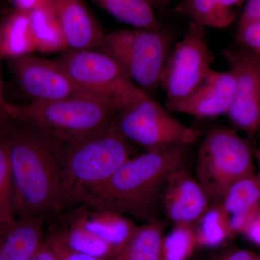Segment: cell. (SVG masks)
<instances>
[{
	"instance_id": "obj_36",
	"label": "cell",
	"mask_w": 260,
	"mask_h": 260,
	"mask_svg": "<svg viewBox=\"0 0 260 260\" xmlns=\"http://www.w3.org/2000/svg\"><path fill=\"white\" fill-rule=\"evenodd\" d=\"M157 1L160 2V3H169V2L172 1V0H157Z\"/></svg>"
},
{
	"instance_id": "obj_6",
	"label": "cell",
	"mask_w": 260,
	"mask_h": 260,
	"mask_svg": "<svg viewBox=\"0 0 260 260\" xmlns=\"http://www.w3.org/2000/svg\"><path fill=\"white\" fill-rule=\"evenodd\" d=\"M254 171L250 145L235 131L215 127L207 133L198 149L196 179L211 203L222 202L231 186Z\"/></svg>"
},
{
	"instance_id": "obj_8",
	"label": "cell",
	"mask_w": 260,
	"mask_h": 260,
	"mask_svg": "<svg viewBox=\"0 0 260 260\" xmlns=\"http://www.w3.org/2000/svg\"><path fill=\"white\" fill-rule=\"evenodd\" d=\"M148 94L117 113L114 122L121 135L145 152H157L194 144L199 130L183 124Z\"/></svg>"
},
{
	"instance_id": "obj_14",
	"label": "cell",
	"mask_w": 260,
	"mask_h": 260,
	"mask_svg": "<svg viewBox=\"0 0 260 260\" xmlns=\"http://www.w3.org/2000/svg\"><path fill=\"white\" fill-rule=\"evenodd\" d=\"M67 47L94 49L106 34L83 0H49Z\"/></svg>"
},
{
	"instance_id": "obj_20",
	"label": "cell",
	"mask_w": 260,
	"mask_h": 260,
	"mask_svg": "<svg viewBox=\"0 0 260 260\" xmlns=\"http://www.w3.org/2000/svg\"><path fill=\"white\" fill-rule=\"evenodd\" d=\"M116 20L136 29L164 28L148 0H90Z\"/></svg>"
},
{
	"instance_id": "obj_13",
	"label": "cell",
	"mask_w": 260,
	"mask_h": 260,
	"mask_svg": "<svg viewBox=\"0 0 260 260\" xmlns=\"http://www.w3.org/2000/svg\"><path fill=\"white\" fill-rule=\"evenodd\" d=\"M235 92L236 80L232 72L211 70L189 96L165 107L170 112L198 118L226 115L234 102Z\"/></svg>"
},
{
	"instance_id": "obj_24",
	"label": "cell",
	"mask_w": 260,
	"mask_h": 260,
	"mask_svg": "<svg viewBox=\"0 0 260 260\" xmlns=\"http://www.w3.org/2000/svg\"><path fill=\"white\" fill-rule=\"evenodd\" d=\"M198 246L195 225L176 224L162 239L161 260H187Z\"/></svg>"
},
{
	"instance_id": "obj_31",
	"label": "cell",
	"mask_w": 260,
	"mask_h": 260,
	"mask_svg": "<svg viewBox=\"0 0 260 260\" xmlns=\"http://www.w3.org/2000/svg\"><path fill=\"white\" fill-rule=\"evenodd\" d=\"M3 56L0 54V124L5 121L10 119V108L12 104L5 99L4 92H3V82H2L1 75V60Z\"/></svg>"
},
{
	"instance_id": "obj_1",
	"label": "cell",
	"mask_w": 260,
	"mask_h": 260,
	"mask_svg": "<svg viewBox=\"0 0 260 260\" xmlns=\"http://www.w3.org/2000/svg\"><path fill=\"white\" fill-rule=\"evenodd\" d=\"M9 140L16 218L47 217L64 208V144L8 119L0 124Z\"/></svg>"
},
{
	"instance_id": "obj_22",
	"label": "cell",
	"mask_w": 260,
	"mask_h": 260,
	"mask_svg": "<svg viewBox=\"0 0 260 260\" xmlns=\"http://www.w3.org/2000/svg\"><path fill=\"white\" fill-rule=\"evenodd\" d=\"M230 217L222 202L212 203L195 225L198 246L215 247L232 239Z\"/></svg>"
},
{
	"instance_id": "obj_35",
	"label": "cell",
	"mask_w": 260,
	"mask_h": 260,
	"mask_svg": "<svg viewBox=\"0 0 260 260\" xmlns=\"http://www.w3.org/2000/svg\"><path fill=\"white\" fill-rule=\"evenodd\" d=\"M254 155H255L256 160H257L258 164H259V174H260V148L257 149V150H256L255 151H254Z\"/></svg>"
},
{
	"instance_id": "obj_27",
	"label": "cell",
	"mask_w": 260,
	"mask_h": 260,
	"mask_svg": "<svg viewBox=\"0 0 260 260\" xmlns=\"http://www.w3.org/2000/svg\"><path fill=\"white\" fill-rule=\"evenodd\" d=\"M259 216L260 204L253 205L231 215L230 227L232 237H235L238 234H244L247 227Z\"/></svg>"
},
{
	"instance_id": "obj_29",
	"label": "cell",
	"mask_w": 260,
	"mask_h": 260,
	"mask_svg": "<svg viewBox=\"0 0 260 260\" xmlns=\"http://www.w3.org/2000/svg\"><path fill=\"white\" fill-rule=\"evenodd\" d=\"M216 260H260V256L252 251L232 248L217 254Z\"/></svg>"
},
{
	"instance_id": "obj_2",
	"label": "cell",
	"mask_w": 260,
	"mask_h": 260,
	"mask_svg": "<svg viewBox=\"0 0 260 260\" xmlns=\"http://www.w3.org/2000/svg\"><path fill=\"white\" fill-rule=\"evenodd\" d=\"M189 148L133 157L105 182L76 195L70 205L134 217L145 223L161 220L162 191L173 173L184 165Z\"/></svg>"
},
{
	"instance_id": "obj_32",
	"label": "cell",
	"mask_w": 260,
	"mask_h": 260,
	"mask_svg": "<svg viewBox=\"0 0 260 260\" xmlns=\"http://www.w3.org/2000/svg\"><path fill=\"white\" fill-rule=\"evenodd\" d=\"M18 10L29 12L44 6L49 3V0H13Z\"/></svg>"
},
{
	"instance_id": "obj_33",
	"label": "cell",
	"mask_w": 260,
	"mask_h": 260,
	"mask_svg": "<svg viewBox=\"0 0 260 260\" xmlns=\"http://www.w3.org/2000/svg\"><path fill=\"white\" fill-rule=\"evenodd\" d=\"M243 234L251 242L260 245V216L247 227Z\"/></svg>"
},
{
	"instance_id": "obj_21",
	"label": "cell",
	"mask_w": 260,
	"mask_h": 260,
	"mask_svg": "<svg viewBox=\"0 0 260 260\" xmlns=\"http://www.w3.org/2000/svg\"><path fill=\"white\" fill-rule=\"evenodd\" d=\"M30 32L36 50L54 52L68 48L49 3L29 12Z\"/></svg>"
},
{
	"instance_id": "obj_16",
	"label": "cell",
	"mask_w": 260,
	"mask_h": 260,
	"mask_svg": "<svg viewBox=\"0 0 260 260\" xmlns=\"http://www.w3.org/2000/svg\"><path fill=\"white\" fill-rule=\"evenodd\" d=\"M46 218H15L0 223V260H30L45 239Z\"/></svg>"
},
{
	"instance_id": "obj_28",
	"label": "cell",
	"mask_w": 260,
	"mask_h": 260,
	"mask_svg": "<svg viewBox=\"0 0 260 260\" xmlns=\"http://www.w3.org/2000/svg\"><path fill=\"white\" fill-rule=\"evenodd\" d=\"M45 241L54 251L57 260H107L72 250L49 235L46 236Z\"/></svg>"
},
{
	"instance_id": "obj_15",
	"label": "cell",
	"mask_w": 260,
	"mask_h": 260,
	"mask_svg": "<svg viewBox=\"0 0 260 260\" xmlns=\"http://www.w3.org/2000/svg\"><path fill=\"white\" fill-rule=\"evenodd\" d=\"M68 214L83 230L98 240L112 246L117 253L138 228L124 215L93 209L84 205Z\"/></svg>"
},
{
	"instance_id": "obj_3",
	"label": "cell",
	"mask_w": 260,
	"mask_h": 260,
	"mask_svg": "<svg viewBox=\"0 0 260 260\" xmlns=\"http://www.w3.org/2000/svg\"><path fill=\"white\" fill-rule=\"evenodd\" d=\"M118 112L115 107L102 101L75 97L53 102L12 104L10 119L65 145L102 131Z\"/></svg>"
},
{
	"instance_id": "obj_17",
	"label": "cell",
	"mask_w": 260,
	"mask_h": 260,
	"mask_svg": "<svg viewBox=\"0 0 260 260\" xmlns=\"http://www.w3.org/2000/svg\"><path fill=\"white\" fill-rule=\"evenodd\" d=\"M246 0H182L179 10L206 28H225L234 23Z\"/></svg>"
},
{
	"instance_id": "obj_34",
	"label": "cell",
	"mask_w": 260,
	"mask_h": 260,
	"mask_svg": "<svg viewBox=\"0 0 260 260\" xmlns=\"http://www.w3.org/2000/svg\"><path fill=\"white\" fill-rule=\"evenodd\" d=\"M30 260H57V259L50 246L44 239L42 246L38 249Z\"/></svg>"
},
{
	"instance_id": "obj_25",
	"label": "cell",
	"mask_w": 260,
	"mask_h": 260,
	"mask_svg": "<svg viewBox=\"0 0 260 260\" xmlns=\"http://www.w3.org/2000/svg\"><path fill=\"white\" fill-rule=\"evenodd\" d=\"M14 218L9 140L0 128V223Z\"/></svg>"
},
{
	"instance_id": "obj_37",
	"label": "cell",
	"mask_w": 260,
	"mask_h": 260,
	"mask_svg": "<svg viewBox=\"0 0 260 260\" xmlns=\"http://www.w3.org/2000/svg\"><path fill=\"white\" fill-rule=\"evenodd\" d=\"M210 260H216V254L215 255H214L213 257L211 258Z\"/></svg>"
},
{
	"instance_id": "obj_11",
	"label": "cell",
	"mask_w": 260,
	"mask_h": 260,
	"mask_svg": "<svg viewBox=\"0 0 260 260\" xmlns=\"http://www.w3.org/2000/svg\"><path fill=\"white\" fill-rule=\"evenodd\" d=\"M8 64L19 88L30 102L88 97L59 61L26 54L8 59Z\"/></svg>"
},
{
	"instance_id": "obj_19",
	"label": "cell",
	"mask_w": 260,
	"mask_h": 260,
	"mask_svg": "<svg viewBox=\"0 0 260 260\" xmlns=\"http://www.w3.org/2000/svg\"><path fill=\"white\" fill-rule=\"evenodd\" d=\"M34 50L29 13L17 10L0 25V54L9 59Z\"/></svg>"
},
{
	"instance_id": "obj_30",
	"label": "cell",
	"mask_w": 260,
	"mask_h": 260,
	"mask_svg": "<svg viewBox=\"0 0 260 260\" xmlns=\"http://www.w3.org/2000/svg\"><path fill=\"white\" fill-rule=\"evenodd\" d=\"M260 19V0H246L238 25Z\"/></svg>"
},
{
	"instance_id": "obj_5",
	"label": "cell",
	"mask_w": 260,
	"mask_h": 260,
	"mask_svg": "<svg viewBox=\"0 0 260 260\" xmlns=\"http://www.w3.org/2000/svg\"><path fill=\"white\" fill-rule=\"evenodd\" d=\"M174 40V32L164 28L121 30L105 34L94 50L112 58L148 94L160 88V76Z\"/></svg>"
},
{
	"instance_id": "obj_12",
	"label": "cell",
	"mask_w": 260,
	"mask_h": 260,
	"mask_svg": "<svg viewBox=\"0 0 260 260\" xmlns=\"http://www.w3.org/2000/svg\"><path fill=\"white\" fill-rule=\"evenodd\" d=\"M211 203L199 181L184 165L173 173L162 191V213L174 225H196Z\"/></svg>"
},
{
	"instance_id": "obj_4",
	"label": "cell",
	"mask_w": 260,
	"mask_h": 260,
	"mask_svg": "<svg viewBox=\"0 0 260 260\" xmlns=\"http://www.w3.org/2000/svg\"><path fill=\"white\" fill-rule=\"evenodd\" d=\"M131 143L119 133L113 118L102 131L64 145V207L76 195L107 181L134 157Z\"/></svg>"
},
{
	"instance_id": "obj_9",
	"label": "cell",
	"mask_w": 260,
	"mask_h": 260,
	"mask_svg": "<svg viewBox=\"0 0 260 260\" xmlns=\"http://www.w3.org/2000/svg\"><path fill=\"white\" fill-rule=\"evenodd\" d=\"M205 34L204 27L190 22L184 37L174 44L159 85L167 95L165 106L189 96L209 74L213 56Z\"/></svg>"
},
{
	"instance_id": "obj_23",
	"label": "cell",
	"mask_w": 260,
	"mask_h": 260,
	"mask_svg": "<svg viewBox=\"0 0 260 260\" xmlns=\"http://www.w3.org/2000/svg\"><path fill=\"white\" fill-rule=\"evenodd\" d=\"M222 203L230 215L260 204V174L254 173L236 181L228 189Z\"/></svg>"
},
{
	"instance_id": "obj_18",
	"label": "cell",
	"mask_w": 260,
	"mask_h": 260,
	"mask_svg": "<svg viewBox=\"0 0 260 260\" xmlns=\"http://www.w3.org/2000/svg\"><path fill=\"white\" fill-rule=\"evenodd\" d=\"M166 218L138 226L125 245L110 260H161Z\"/></svg>"
},
{
	"instance_id": "obj_26",
	"label": "cell",
	"mask_w": 260,
	"mask_h": 260,
	"mask_svg": "<svg viewBox=\"0 0 260 260\" xmlns=\"http://www.w3.org/2000/svg\"><path fill=\"white\" fill-rule=\"evenodd\" d=\"M236 40L239 45L260 55V19L238 25Z\"/></svg>"
},
{
	"instance_id": "obj_7",
	"label": "cell",
	"mask_w": 260,
	"mask_h": 260,
	"mask_svg": "<svg viewBox=\"0 0 260 260\" xmlns=\"http://www.w3.org/2000/svg\"><path fill=\"white\" fill-rule=\"evenodd\" d=\"M56 61L87 96L111 104L119 112L147 95L120 65L100 51L69 49Z\"/></svg>"
},
{
	"instance_id": "obj_10",
	"label": "cell",
	"mask_w": 260,
	"mask_h": 260,
	"mask_svg": "<svg viewBox=\"0 0 260 260\" xmlns=\"http://www.w3.org/2000/svg\"><path fill=\"white\" fill-rule=\"evenodd\" d=\"M223 55L236 80L226 115L233 125L251 136L260 127V55L240 45L225 49Z\"/></svg>"
}]
</instances>
